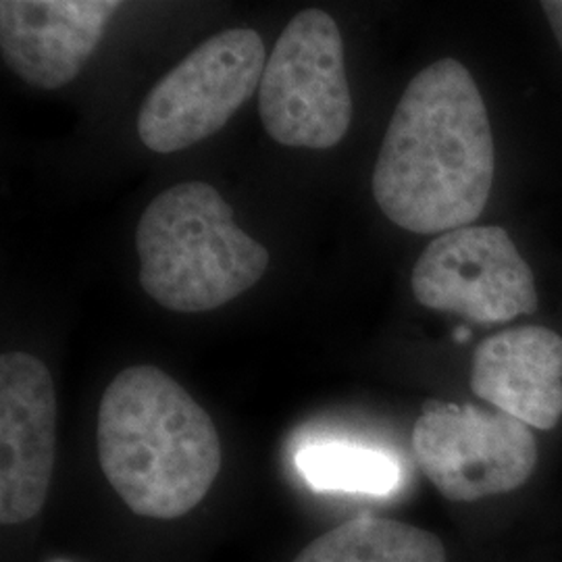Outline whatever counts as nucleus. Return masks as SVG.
Listing matches in <instances>:
<instances>
[{
  "mask_svg": "<svg viewBox=\"0 0 562 562\" xmlns=\"http://www.w3.org/2000/svg\"><path fill=\"white\" fill-rule=\"evenodd\" d=\"M136 248L142 290L176 313H204L238 299L271 261L204 181H183L150 202L136 229Z\"/></svg>",
  "mask_w": 562,
  "mask_h": 562,
  "instance_id": "7ed1b4c3",
  "label": "nucleus"
},
{
  "mask_svg": "<svg viewBox=\"0 0 562 562\" xmlns=\"http://www.w3.org/2000/svg\"><path fill=\"white\" fill-rule=\"evenodd\" d=\"M411 288L425 308L477 323L531 315L540 302L533 271L498 225H469L436 238L415 265Z\"/></svg>",
  "mask_w": 562,
  "mask_h": 562,
  "instance_id": "0eeeda50",
  "label": "nucleus"
},
{
  "mask_svg": "<svg viewBox=\"0 0 562 562\" xmlns=\"http://www.w3.org/2000/svg\"><path fill=\"white\" fill-rule=\"evenodd\" d=\"M296 469L317 492L387 496L401 483L398 462L359 443H306L296 452Z\"/></svg>",
  "mask_w": 562,
  "mask_h": 562,
  "instance_id": "f8f14e48",
  "label": "nucleus"
},
{
  "mask_svg": "<svg viewBox=\"0 0 562 562\" xmlns=\"http://www.w3.org/2000/svg\"><path fill=\"white\" fill-rule=\"evenodd\" d=\"M542 9L562 48V0H546L542 2Z\"/></svg>",
  "mask_w": 562,
  "mask_h": 562,
  "instance_id": "ddd939ff",
  "label": "nucleus"
},
{
  "mask_svg": "<svg viewBox=\"0 0 562 562\" xmlns=\"http://www.w3.org/2000/svg\"><path fill=\"white\" fill-rule=\"evenodd\" d=\"M265 65V44L250 27L202 42L142 102V144L169 155L211 138L259 90Z\"/></svg>",
  "mask_w": 562,
  "mask_h": 562,
  "instance_id": "39448f33",
  "label": "nucleus"
},
{
  "mask_svg": "<svg viewBox=\"0 0 562 562\" xmlns=\"http://www.w3.org/2000/svg\"><path fill=\"white\" fill-rule=\"evenodd\" d=\"M259 113L271 140L290 148H334L352 123L340 27L322 9L301 11L267 59Z\"/></svg>",
  "mask_w": 562,
  "mask_h": 562,
  "instance_id": "20e7f679",
  "label": "nucleus"
},
{
  "mask_svg": "<svg viewBox=\"0 0 562 562\" xmlns=\"http://www.w3.org/2000/svg\"><path fill=\"white\" fill-rule=\"evenodd\" d=\"M102 473L140 517L173 521L194 510L222 471L217 427L199 402L153 364L121 371L97 423Z\"/></svg>",
  "mask_w": 562,
  "mask_h": 562,
  "instance_id": "f03ea898",
  "label": "nucleus"
},
{
  "mask_svg": "<svg viewBox=\"0 0 562 562\" xmlns=\"http://www.w3.org/2000/svg\"><path fill=\"white\" fill-rule=\"evenodd\" d=\"M413 450L423 473L452 503L515 492L538 464L529 425L473 404H427L413 429Z\"/></svg>",
  "mask_w": 562,
  "mask_h": 562,
  "instance_id": "423d86ee",
  "label": "nucleus"
},
{
  "mask_svg": "<svg viewBox=\"0 0 562 562\" xmlns=\"http://www.w3.org/2000/svg\"><path fill=\"white\" fill-rule=\"evenodd\" d=\"M57 459V392L48 367L25 352L0 357V522L32 521Z\"/></svg>",
  "mask_w": 562,
  "mask_h": 562,
  "instance_id": "6e6552de",
  "label": "nucleus"
},
{
  "mask_svg": "<svg viewBox=\"0 0 562 562\" xmlns=\"http://www.w3.org/2000/svg\"><path fill=\"white\" fill-rule=\"evenodd\" d=\"M496 153L487 109L457 59L425 67L406 86L373 171L383 215L415 234L477 222L490 201Z\"/></svg>",
  "mask_w": 562,
  "mask_h": 562,
  "instance_id": "f257e3e1",
  "label": "nucleus"
},
{
  "mask_svg": "<svg viewBox=\"0 0 562 562\" xmlns=\"http://www.w3.org/2000/svg\"><path fill=\"white\" fill-rule=\"evenodd\" d=\"M53 562H69V561H53Z\"/></svg>",
  "mask_w": 562,
  "mask_h": 562,
  "instance_id": "4468645a",
  "label": "nucleus"
},
{
  "mask_svg": "<svg viewBox=\"0 0 562 562\" xmlns=\"http://www.w3.org/2000/svg\"><path fill=\"white\" fill-rule=\"evenodd\" d=\"M121 7L117 0H2V59L25 83L59 90L80 76Z\"/></svg>",
  "mask_w": 562,
  "mask_h": 562,
  "instance_id": "1a4fd4ad",
  "label": "nucleus"
},
{
  "mask_svg": "<svg viewBox=\"0 0 562 562\" xmlns=\"http://www.w3.org/2000/svg\"><path fill=\"white\" fill-rule=\"evenodd\" d=\"M471 390L529 427H557L562 417L561 336L527 325L487 338L473 355Z\"/></svg>",
  "mask_w": 562,
  "mask_h": 562,
  "instance_id": "9d476101",
  "label": "nucleus"
},
{
  "mask_svg": "<svg viewBox=\"0 0 562 562\" xmlns=\"http://www.w3.org/2000/svg\"><path fill=\"white\" fill-rule=\"evenodd\" d=\"M292 562H446V548L422 527L357 517L325 531Z\"/></svg>",
  "mask_w": 562,
  "mask_h": 562,
  "instance_id": "9b49d317",
  "label": "nucleus"
}]
</instances>
